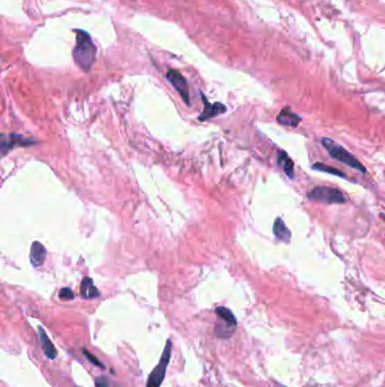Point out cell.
I'll list each match as a JSON object with an SVG mask.
<instances>
[{
  "label": "cell",
  "instance_id": "6da1fadb",
  "mask_svg": "<svg viewBox=\"0 0 385 387\" xmlns=\"http://www.w3.org/2000/svg\"><path fill=\"white\" fill-rule=\"evenodd\" d=\"M77 43L72 50V57L80 69L88 71L95 61L96 48L91 36L85 31H77Z\"/></svg>",
  "mask_w": 385,
  "mask_h": 387
},
{
  "label": "cell",
  "instance_id": "7a4b0ae2",
  "mask_svg": "<svg viewBox=\"0 0 385 387\" xmlns=\"http://www.w3.org/2000/svg\"><path fill=\"white\" fill-rule=\"evenodd\" d=\"M322 144L323 146L326 147V150L328 151L329 154H330L335 160L348 165L350 168L356 169L363 173L366 172V168L359 162L356 157H355L353 154H350L348 151H346L344 147L339 145V144H337L335 140H332L331 138L324 137L322 139Z\"/></svg>",
  "mask_w": 385,
  "mask_h": 387
},
{
  "label": "cell",
  "instance_id": "3957f363",
  "mask_svg": "<svg viewBox=\"0 0 385 387\" xmlns=\"http://www.w3.org/2000/svg\"><path fill=\"white\" fill-rule=\"evenodd\" d=\"M171 352H172V342H171V340H168V342L165 344L163 355H162L160 359V363L153 369V372L148 377L146 387H160L162 385V383H163L165 378L166 369H168L170 363Z\"/></svg>",
  "mask_w": 385,
  "mask_h": 387
},
{
  "label": "cell",
  "instance_id": "277c9868",
  "mask_svg": "<svg viewBox=\"0 0 385 387\" xmlns=\"http://www.w3.org/2000/svg\"><path fill=\"white\" fill-rule=\"evenodd\" d=\"M307 198L311 201L321 202L326 204H345L346 197L339 189L332 187H315L307 194Z\"/></svg>",
  "mask_w": 385,
  "mask_h": 387
},
{
  "label": "cell",
  "instance_id": "5b68a950",
  "mask_svg": "<svg viewBox=\"0 0 385 387\" xmlns=\"http://www.w3.org/2000/svg\"><path fill=\"white\" fill-rule=\"evenodd\" d=\"M166 77L175 90L180 93V95L183 97L186 103H189V87H188L187 79L175 69H170L166 74Z\"/></svg>",
  "mask_w": 385,
  "mask_h": 387
},
{
  "label": "cell",
  "instance_id": "8992f818",
  "mask_svg": "<svg viewBox=\"0 0 385 387\" xmlns=\"http://www.w3.org/2000/svg\"><path fill=\"white\" fill-rule=\"evenodd\" d=\"M202 100L204 103V110L201 116L199 117V120H206V119H210L212 117H216L218 114H221L226 111V107L224 104L216 102V103H209L206 100V97L202 95Z\"/></svg>",
  "mask_w": 385,
  "mask_h": 387
},
{
  "label": "cell",
  "instance_id": "52a82bcc",
  "mask_svg": "<svg viewBox=\"0 0 385 387\" xmlns=\"http://www.w3.org/2000/svg\"><path fill=\"white\" fill-rule=\"evenodd\" d=\"M38 338H40L41 348L42 350H43V354L45 355L46 358L50 360L57 358V350H55V348L49 339L48 334L45 333V331L42 329V327H38Z\"/></svg>",
  "mask_w": 385,
  "mask_h": 387
},
{
  "label": "cell",
  "instance_id": "ba28073f",
  "mask_svg": "<svg viewBox=\"0 0 385 387\" xmlns=\"http://www.w3.org/2000/svg\"><path fill=\"white\" fill-rule=\"evenodd\" d=\"M277 120L281 125L289 126V127H297L302 119L298 114L293 112L292 110L282 109L280 113L277 116Z\"/></svg>",
  "mask_w": 385,
  "mask_h": 387
},
{
  "label": "cell",
  "instance_id": "9c48e42d",
  "mask_svg": "<svg viewBox=\"0 0 385 387\" xmlns=\"http://www.w3.org/2000/svg\"><path fill=\"white\" fill-rule=\"evenodd\" d=\"M46 250L40 242H34L31 249V262L35 267L41 266L45 259Z\"/></svg>",
  "mask_w": 385,
  "mask_h": 387
},
{
  "label": "cell",
  "instance_id": "30bf717a",
  "mask_svg": "<svg viewBox=\"0 0 385 387\" xmlns=\"http://www.w3.org/2000/svg\"><path fill=\"white\" fill-rule=\"evenodd\" d=\"M80 296L85 298V299H93V298L100 296V292H98L97 288L94 286L92 279L85 278L83 280L82 284H80Z\"/></svg>",
  "mask_w": 385,
  "mask_h": 387
},
{
  "label": "cell",
  "instance_id": "8fae6325",
  "mask_svg": "<svg viewBox=\"0 0 385 387\" xmlns=\"http://www.w3.org/2000/svg\"><path fill=\"white\" fill-rule=\"evenodd\" d=\"M278 164L280 165L290 179L294 178V162L285 151L278 152Z\"/></svg>",
  "mask_w": 385,
  "mask_h": 387
},
{
  "label": "cell",
  "instance_id": "7c38bea8",
  "mask_svg": "<svg viewBox=\"0 0 385 387\" xmlns=\"http://www.w3.org/2000/svg\"><path fill=\"white\" fill-rule=\"evenodd\" d=\"M273 233H275V236L281 241L288 242L290 238H292V233H290L289 229L286 227L284 221L280 218H278L275 221V224H273Z\"/></svg>",
  "mask_w": 385,
  "mask_h": 387
},
{
  "label": "cell",
  "instance_id": "4fadbf2b",
  "mask_svg": "<svg viewBox=\"0 0 385 387\" xmlns=\"http://www.w3.org/2000/svg\"><path fill=\"white\" fill-rule=\"evenodd\" d=\"M215 313H216L217 316L220 318L221 321L227 322V323H229V324H232L234 326L237 325L236 318H235L233 313L230 312L229 309L225 308V307H217L216 310H215Z\"/></svg>",
  "mask_w": 385,
  "mask_h": 387
},
{
  "label": "cell",
  "instance_id": "5bb4252c",
  "mask_svg": "<svg viewBox=\"0 0 385 387\" xmlns=\"http://www.w3.org/2000/svg\"><path fill=\"white\" fill-rule=\"evenodd\" d=\"M312 169L316 170V171H321V172H326V173L335 174V176L340 177V178H346V174H345L344 172H341V171H339V170H337V169H335V168L329 167V165L324 164V163H314L313 165H312Z\"/></svg>",
  "mask_w": 385,
  "mask_h": 387
},
{
  "label": "cell",
  "instance_id": "9a60e30c",
  "mask_svg": "<svg viewBox=\"0 0 385 387\" xmlns=\"http://www.w3.org/2000/svg\"><path fill=\"white\" fill-rule=\"evenodd\" d=\"M59 298L63 301H69V300H72L75 298V295L74 292L71 291V289L69 288H63L60 290L59 292Z\"/></svg>",
  "mask_w": 385,
  "mask_h": 387
},
{
  "label": "cell",
  "instance_id": "2e32d148",
  "mask_svg": "<svg viewBox=\"0 0 385 387\" xmlns=\"http://www.w3.org/2000/svg\"><path fill=\"white\" fill-rule=\"evenodd\" d=\"M83 351H84L85 357H86V358H87L89 361H91V363H92L93 365H95V366H97V367H101V368H105V366H104L103 364H102L101 361L96 358V357H94L92 354H89V352L86 351V350H83Z\"/></svg>",
  "mask_w": 385,
  "mask_h": 387
},
{
  "label": "cell",
  "instance_id": "e0dca14e",
  "mask_svg": "<svg viewBox=\"0 0 385 387\" xmlns=\"http://www.w3.org/2000/svg\"><path fill=\"white\" fill-rule=\"evenodd\" d=\"M95 385H96V387H109L108 381H106L105 377H103V376L96 378Z\"/></svg>",
  "mask_w": 385,
  "mask_h": 387
}]
</instances>
